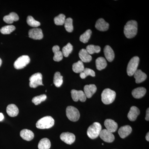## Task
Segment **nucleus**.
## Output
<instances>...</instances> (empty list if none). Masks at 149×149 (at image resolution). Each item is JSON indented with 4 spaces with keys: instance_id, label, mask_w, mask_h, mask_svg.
<instances>
[{
    "instance_id": "nucleus-1",
    "label": "nucleus",
    "mask_w": 149,
    "mask_h": 149,
    "mask_svg": "<svg viewBox=\"0 0 149 149\" xmlns=\"http://www.w3.org/2000/svg\"><path fill=\"white\" fill-rule=\"evenodd\" d=\"M138 32V23L135 20H130L125 24L124 27V34L128 39L135 37Z\"/></svg>"
},
{
    "instance_id": "nucleus-2",
    "label": "nucleus",
    "mask_w": 149,
    "mask_h": 149,
    "mask_svg": "<svg viewBox=\"0 0 149 149\" xmlns=\"http://www.w3.org/2000/svg\"><path fill=\"white\" fill-rule=\"evenodd\" d=\"M54 124V120L50 116H47L41 118L36 123V127L39 129H49Z\"/></svg>"
},
{
    "instance_id": "nucleus-3",
    "label": "nucleus",
    "mask_w": 149,
    "mask_h": 149,
    "mask_svg": "<svg viewBox=\"0 0 149 149\" xmlns=\"http://www.w3.org/2000/svg\"><path fill=\"white\" fill-rule=\"evenodd\" d=\"M116 96L115 91L107 88L104 90L102 93V101L105 104H109L113 102Z\"/></svg>"
},
{
    "instance_id": "nucleus-4",
    "label": "nucleus",
    "mask_w": 149,
    "mask_h": 149,
    "mask_svg": "<svg viewBox=\"0 0 149 149\" xmlns=\"http://www.w3.org/2000/svg\"><path fill=\"white\" fill-rule=\"evenodd\" d=\"M102 128L100 123L98 122H95L88 128L87 135L90 139H95L100 135Z\"/></svg>"
},
{
    "instance_id": "nucleus-5",
    "label": "nucleus",
    "mask_w": 149,
    "mask_h": 149,
    "mask_svg": "<svg viewBox=\"0 0 149 149\" xmlns=\"http://www.w3.org/2000/svg\"><path fill=\"white\" fill-rule=\"evenodd\" d=\"M140 59L138 56H134L128 63L127 68V73L128 76H133L139 66Z\"/></svg>"
},
{
    "instance_id": "nucleus-6",
    "label": "nucleus",
    "mask_w": 149,
    "mask_h": 149,
    "mask_svg": "<svg viewBox=\"0 0 149 149\" xmlns=\"http://www.w3.org/2000/svg\"><path fill=\"white\" fill-rule=\"evenodd\" d=\"M67 117L71 121L75 122L79 120L80 113L76 108L72 106H68L66 109Z\"/></svg>"
},
{
    "instance_id": "nucleus-7",
    "label": "nucleus",
    "mask_w": 149,
    "mask_h": 149,
    "mask_svg": "<svg viewBox=\"0 0 149 149\" xmlns=\"http://www.w3.org/2000/svg\"><path fill=\"white\" fill-rule=\"evenodd\" d=\"M29 80L30 88H35L40 85H44L42 83V75L40 72L32 74Z\"/></svg>"
},
{
    "instance_id": "nucleus-8",
    "label": "nucleus",
    "mask_w": 149,
    "mask_h": 149,
    "mask_svg": "<svg viewBox=\"0 0 149 149\" xmlns=\"http://www.w3.org/2000/svg\"><path fill=\"white\" fill-rule=\"evenodd\" d=\"M30 61L29 56L23 55L19 57L15 62L14 66L16 69H21L25 67Z\"/></svg>"
},
{
    "instance_id": "nucleus-9",
    "label": "nucleus",
    "mask_w": 149,
    "mask_h": 149,
    "mask_svg": "<svg viewBox=\"0 0 149 149\" xmlns=\"http://www.w3.org/2000/svg\"><path fill=\"white\" fill-rule=\"evenodd\" d=\"M71 94L72 100L74 102L80 100L81 102H85L87 99L84 92L82 91L72 90L71 91Z\"/></svg>"
},
{
    "instance_id": "nucleus-10",
    "label": "nucleus",
    "mask_w": 149,
    "mask_h": 149,
    "mask_svg": "<svg viewBox=\"0 0 149 149\" xmlns=\"http://www.w3.org/2000/svg\"><path fill=\"white\" fill-rule=\"evenodd\" d=\"M99 136L103 141L107 143H112L114 141V135L107 129L102 130Z\"/></svg>"
},
{
    "instance_id": "nucleus-11",
    "label": "nucleus",
    "mask_w": 149,
    "mask_h": 149,
    "mask_svg": "<svg viewBox=\"0 0 149 149\" xmlns=\"http://www.w3.org/2000/svg\"><path fill=\"white\" fill-rule=\"evenodd\" d=\"M29 38L35 40H40L43 38L42 31L40 28H33L30 29L28 33Z\"/></svg>"
},
{
    "instance_id": "nucleus-12",
    "label": "nucleus",
    "mask_w": 149,
    "mask_h": 149,
    "mask_svg": "<svg viewBox=\"0 0 149 149\" xmlns=\"http://www.w3.org/2000/svg\"><path fill=\"white\" fill-rule=\"evenodd\" d=\"M60 139L65 143L71 145L75 141V136L73 133L65 132L61 135Z\"/></svg>"
},
{
    "instance_id": "nucleus-13",
    "label": "nucleus",
    "mask_w": 149,
    "mask_h": 149,
    "mask_svg": "<svg viewBox=\"0 0 149 149\" xmlns=\"http://www.w3.org/2000/svg\"><path fill=\"white\" fill-rule=\"evenodd\" d=\"M104 124L107 130L111 133L115 132L118 127L117 123L111 119H106L105 120Z\"/></svg>"
},
{
    "instance_id": "nucleus-14",
    "label": "nucleus",
    "mask_w": 149,
    "mask_h": 149,
    "mask_svg": "<svg viewBox=\"0 0 149 149\" xmlns=\"http://www.w3.org/2000/svg\"><path fill=\"white\" fill-rule=\"evenodd\" d=\"M97 88L94 84L85 85L84 88V93L86 97L90 98L96 93Z\"/></svg>"
},
{
    "instance_id": "nucleus-15",
    "label": "nucleus",
    "mask_w": 149,
    "mask_h": 149,
    "mask_svg": "<svg viewBox=\"0 0 149 149\" xmlns=\"http://www.w3.org/2000/svg\"><path fill=\"white\" fill-rule=\"evenodd\" d=\"M95 27L99 31L104 32L109 29V24L105 21L103 19L100 18L96 22Z\"/></svg>"
},
{
    "instance_id": "nucleus-16",
    "label": "nucleus",
    "mask_w": 149,
    "mask_h": 149,
    "mask_svg": "<svg viewBox=\"0 0 149 149\" xmlns=\"http://www.w3.org/2000/svg\"><path fill=\"white\" fill-rule=\"evenodd\" d=\"M132 129L131 126L129 125H126L122 126L118 130V133L120 138L124 139L126 138L132 132Z\"/></svg>"
},
{
    "instance_id": "nucleus-17",
    "label": "nucleus",
    "mask_w": 149,
    "mask_h": 149,
    "mask_svg": "<svg viewBox=\"0 0 149 149\" xmlns=\"http://www.w3.org/2000/svg\"><path fill=\"white\" fill-rule=\"evenodd\" d=\"M140 113V111L139 109L137 107L133 106L130 108V111L128 112L127 116L130 121H135Z\"/></svg>"
},
{
    "instance_id": "nucleus-18",
    "label": "nucleus",
    "mask_w": 149,
    "mask_h": 149,
    "mask_svg": "<svg viewBox=\"0 0 149 149\" xmlns=\"http://www.w3.org/2000/svg\"><path fill=\"white\" fill-rule=\"evenodd\" d=\"M104 54L108 61L112 62L114 59L115 54L113 50L109 46H105L104 50Z\"/></svg>"
},
{
    "instance_id": "nucleus-19",
    "label": "nucleus",
    "mask_w": 149,
    "mask_h": 149,
    "mask_svg": "<svg viewBox=\"0 0 149 149\" xmlns=\"http://www.w3.org/2000/svg\"><path fill=\"white\" fill-rule=\"evenodd\" d=\"M79 57L83 62H90L92 59V57L86 51V49H82L79 53Z\"/></svg>"
},
{
    "instance_id": "nucleus-20",
    "label": "nucleus",
    "mask_w": 149,
    "mask_h": 149,
    "mask_svg": "<svg viewBox=\"0 0 149 149\" xmlns=\"http://www.w3.org/2000/svg\"><path fill=\"white\" fill-rule=\"evenodd\" d=\"M21 138L25 141H31L34 138V134L31 130L28 129H23L20 132Z\"/></svg>"
},
{
    "instance_id": "nucleus-21",
    "label": "nucleus",
    "mask_w": 149,
    "mask_h": 149,
    "mask_svg": "<svg viewBox=\"0 0 149 149\" xmlns=\"http://www.w3.org/2000/svg\"><path fill=\"white\" fill-rule=\"evenodd\" d=\"M146 93V88L139 87L133 90L132 92V95L136 99H140L143 97Z\"/></svg>"
},
{
    "instance_id": "nucleus-22",
    "label": "nucleus",
    "mask_w": 149,
    "mask_h": 149,
    "mask_svg": "<svg viewBox=\"0 0 149 149\" xmlns=\"http://www.w3.org/2000/svg\"><path fill=\"white\" fill-rule=\"evenodd\" d=\"M6 112L10 117H15L18 114L19 109L15 104H10L7 107Z\"/></svg>"
},
{
    "instance_id": "nucleus-23",
    "label": "nucleus",
    "mask_w": 149,
    "mask_h": 149,
    "mask_svg": "<svg viewBox=\"0 0 149 149\" xmlns=\"http://www.w3.org/2000/svg\"><path fill=\"white\" fill-rule=\"evenodd\" d=\"M19 19L18 15L17 14L14 12H12L8 15L4 17L3 19V21L7 24H12L14 22L18 21Z\"/></svg>"
},
{
    "instance_id": "nucleus-24",
    "label": "nucleus",
    "mask_w": 149,
    "mask_h": 149,
    "mask_svg": "<svg viewBox=\"0 0 149 149\" xmlns=\"http://www.w3.org/2000/svg\"><path fill=\"white\" fill-rule=\"evenodd\" d=\"M133 75L136 83H142L146 80L147 77L146 74L142 72L141 70H137Z\"/></svg>"
},
{
    "instance_id": "nucleus-25",
    "label": "nucleus",
    "mask_w": 149,
    "mask_h": 149,
    "mask_svg": "<svg viewBox=\"0 0 149 149\" xmlns=\"http://www.w3.org/2000/svg\"><path fill=\"white\" fill-rule=\"evenodd\" d=\"M52 51L54 54L53 58L54 61H60L63 58V55L61 51H60V47L56 45L54 46L52 48Z\"/></svg>"
},
{
    "instance_id": "nucleus-26",
    "label": "nucleus",
    "mask_w": 149,
    "mask_h": 149,
    "mask_svg": "<svg viewBox=\"0 0 149 149\" xmlns=\"http://www.w3.org/2000/svg\"><path fill=\"white\" fill-rule=\"evenodd\" d=\"M96 66L98 70H101L104 69L107 66V63L105 59L103 57H99L96 60Z\"/></svg>"
},
{
    "instance_id": "nucleus-27",
    "label": "nucleus",
    "mask_w": 149,
    "mask_h": 149,
    "mask_svg": "<svg viewBox=\"0 0 149 149\" xmlns=\"http://www.w3.org/2000/svg\"><path fill=\"white\" fill-rule=\"evenodd\" d=\"M63 76L61 74L60 72H56L55 73L54 77V83L56 87L59 88L63 83Z\"/></svg>"
},
{
    "instance_id": "nucleus-28",
    "label": "nucleus",
    "mask_w": 149,
    "mask_h": 149,
    "mask_svg": "<svg viewBox=\"0 0 149 149\" xmlns=\"http://www.w3.org/2000/svg\"><path fill=\"white\" fill-rule=\"evenodd\" d=\"M51 146V142L47 138H44L40 141L38 147L39 149H49Z\"/></svg>"
},
{
    "instance_id": "nucleus-29",
    "label": "nucleus",
    "mask_w": 149,
    "mask_h": 149,
    "mask_svg": "<svg viewBox=\"0 0 149 149\" xmlns=\"http://www.w3.org/2000/svg\"><path fill=\"white\" fill-rule=\"evenodd\" d=\"M85 69L83 62L79 61L72 65V70L75 73H81Z\"/></svg>"
},
{
    "instance_id": "nucleus-30",
    "label": "nucleus",
    "mask_w": 149,
    "mask_h": 149,
    "mask_svg": "<svg viewBox=\"0 0 149 149\" xmlns=\"http://www.w3.org/2000/svg\"><path fill=\"white\" fill-rule=\"evenodd\" d=\"M86 50L88 53L91 55L95 53H99L100 52L101 48L100 46L91 45L87 46Z\"/></svg>"
},
{
    "instance_id": "nucleus-31",
    "label": "nucleus",
    "mask_w": 149,
    "mask_h": 149,
    "mask_svg": "<svg viewBox=\"0 0 149 149\" xmlns=\"http://www.w3.org/2000/svg\"><path fill=\"white\" fill-rule=\"evenodd\" d=\"M80 77L82 79H85L87 76L90 75L92 77H95V73L93 70L90 68H86L84 69L83 72L80 73Z\"/></svg>"
},
{
    "instance_id": "nucleus-32",
    "label": "nucleus",
    "mask_w": 149,
    "mask_h": 149,
    "mask_svg": "<svg viewBox=\"0 0 149 149\" xmlns=\"http://www.w3.org/2000/svg\"><path fill=\"white\" fill-rule=\"evenodd\" d=\"M15 29V27L12 25H7L1 28L0 32L3 35H9L13 32Z\"/></svg>"
},
{
    "instance_id": "nucleus-33",
    "label": "nucleus",
    "mask_w": 149,
    "mask_h": 149,
    "mask_svg": "<svg viewBox=\"0 0 149 149\" xmlns=\"http://www.w3.org/2000/svg\"><path fill=\"white\" fill-rule=\"evenodd\" d=\"M92 33V31L91 29H88V30H86L85 33H83L80 36V41L83 43L88 42L89 39L91 38Z\"/></svg>"
},
{
    "instance_id": "nucleus-34",
    "label": "nucleus",
    "mask_w": 149,
    "mask_h": 149,
    "mask_svg": "<svg viewBox=\"0 0 149 149\" xmlns=\"http://www.w3.org/2000/svg\"><path fill=\"white\" fill-rule=\"evenodd\" d=\"M73 49V47L70 43H68L66 46L63 47L62 49L63 55L65 57H67L69 56L70 54L72 52Z\"/></svg>"
},
{
    "instance_id": "nucleus-35",
    "label": "nucleus",
    "mask_w": 149,
    "mask_h": 149,
    "mask_svg": "<svg viewBox=\"0 0 149 149\" xmlns=\"http://www.w3.org/2000/svg\"><path fill=\"white\" fill-rule=\"evenodd\" d=\"M72 19L70 17L65 19L64 22V27L68 32H72L73 30Z\"/></svg>"
},
{
    "instance_id": "nucleus-36",
    "label": "nucleus",
    "mask_w": 149,
    "mask_h": 149,
    "mask_svg": "<svg viewBox=\"0 0 149 149\" xmlns=\"http://www.w3.org/2000/svg\"><path fill=\"white\" fill-rule=\"evenodd\" d=\"M65 20V16L64 14H61L54 19L55 24L57 25H63L64 24Z\"/></svg>"
},
{
    "instance_id": "nucleus-37",
    "label": "nucleus",
    "mask_w": 149,
    "mask_h": 149,
    "mask_svg": "<svg viewBox=\"0 0 149 149\" xmlns=\"http://www.w3.org/2000/svg\"><path fill=\"white\" fill-rule=\"evenodd\" d=\"M27 22L28 25L31 27H37L40 25V23L39 21L35 20L32 16L27 17Z\"/></svg>"
},
{
    "instance_id": "nucleus-38",
    "label": "nucleus",
    "mask_w": 149,
    "mask_h": 149,
    "mask_svg": "<svg viewBox=\"0 0 149 149\" xmlns=\"http://www.w3.org/2000/svg\"><path fill=\"white\" fill-rule=\"evenodd\" d=\"M47 98L45 95H42L34 97L32 100V102L36 105H39L42 102L45 101Z\"/></svg>"
},
{
    "instance_id": "nucleus-39",
    "label": "nucleus",
    "mask_w": 149,
    "mask_h": 149,
    "mask_svg": "<svg viewBox=\"0 0 149 149\" xmlns=\"http://www.w3.org/2000/svg\"><path fill=\"white\" fill-rule=\"evenodd\" d=\"M149 109L148 108L146 111V120L147 121H149Z\"/></svg>"
},
{
    "instance_id": "nucleus-40",
    "label": "nucleus",
    "mask_w": 149,
    "mask_h": 149,
    "mask_svg": "<svg viewBox=\"0 0 149 149\" xmlns=\"http://www.w3.org/2000/svg\"><path fill=\"white\" fill-rule=\"evenodd\" d=\"M4 119V116L2 113H0V121H2Z\"/></svg>"
},
{
    "instance_id": "nucleus-41",
    "label": "nucleus",
    "mask_w": 149,
    "mask_h": 149,
    "mask_svg": "<svg viewBox=\"0 0 149 149\" xmlns=\"http://www.w3.org/2000/svg\"><path fill=\"white\" fill-rule=\"evenodd\" d=\"M146 139L148 141H149V132L147 133L146 136Z\"/></svg>"
},
{
    "instance_id": "nucleus-42",
    "label": "nucleus",
    "mask_w": 149,
    "mask_h": 149,
    "mask_svg": "<svg viewBox=\"0 0 149 149\" xmlns=\"http://www.w3.org/2000/svg\"><path fill=\"white\" fill-rule=\"evenodd\" d=\"M2 63V61L1 59L0 58V67Z\"/></svg>"
}]
</instances>
